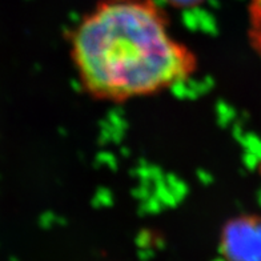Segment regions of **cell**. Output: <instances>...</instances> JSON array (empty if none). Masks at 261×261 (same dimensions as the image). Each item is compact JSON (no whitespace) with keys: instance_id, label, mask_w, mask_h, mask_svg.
Wrapping results in <instances>:
<instances>
[{"instance_id":"obj_1","label":"cell","mask_w":261,"mask_h":261,"mask_svg":"<svg viewBox=\"0 0 261 261\" xmlns=\"http://www.w3.org/2000/svg\"><path fill=\"white\" fill-rule=\"evenodd\" d=\"M72 55L86 90L111 101L171 88L188 79L196 64L152 0L101 2L76 30Z\"/></svg>"},{"instance_id":"obj_2","label":"cell","mask_w":261,"mask_h":261,"mask_svg":"<svg viewBox=\"0 0 261 261\" xmlns=\"http://www.w3.org/2000/svg\"><path fill=\"white\" fill-rule=\"evenodd\" d=\"M221 251L225 261H261V216L230 220L223 229Z\"/></svg>"},{"instance_id":"obj_3","label":"cell","mask_w":261,"mask_h":261,"mask_svg":"<svg viewBox=\"0 0 261 261\" xmlns=\"http://www.w3.org/2000/svg\"><path fill=\"white\" fill-rule=\"evenodd\" d=\"M249 40L261 56V0H249L248 3Z\"/></svg>"},{"instance_id":"obj_4","label":"cell","mask_w":261,"mask_h":261,"mask_svg":"<svg viewBox=\"0 0 261 261\" xmlns=\"http://www.w3.org/2000/svg\"><path fill=\"white\" fill-rule=\"evenodd\" d=\"M169 2L177 4V6H193V4H197L201 0H169Z\"/></svg>"}]
</instances>
